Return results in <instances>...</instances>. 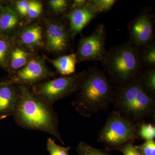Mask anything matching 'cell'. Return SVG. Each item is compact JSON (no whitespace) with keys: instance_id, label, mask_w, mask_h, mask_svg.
Returning <instances> with one entry per match:
<instances>
[{"instance_id":"obj_25","label":"cell","mask_w":155,"mask_h":155,"mask_svg":"<svg viewBox=\"0 0 155 155\" xmlns=\"http://www.w3.org/2000/svg\"><path fill=\"white\" fill-rule=\"evenodd\" d=\"M135 147L141 155H155L154 140L145 141L143 143Z\"/></svg>"},{"instance_id":"obj_20","label":"cell","mask_w":155,"mask_h":155,"mask_svg":"<svg viewBox=\"0 0 155 155\" xmlns=\"http://www.w3.org/2000/svg\"><path fill=\"white\" fill-rule=\"evenodd\" d=\"M71 1L50 0L48 2L50 9L56 16L65 18L70 9Z\"/></svg>"},{"instance_id":"obj_4","label":"cell","mask_w":155,"mask_h":155,"mask_svg":"<svg viewBox=\"0 0 155 155\" xmlns=\"http://www.w3.org/2000/svg\"><path fill=\"white\" fill-rule=\"evenodd\" d=\"M101 63L109 81L115 86L125 85L138 79L144 70L140 64L137 50L129 41L107 51Z\"/></svg>"},{"instance_id":"obj_19","label":"cell","mask_w":155,"mask_h":155,"mask_svg":"<svg viewBox=\"0 0 155 155\" xmlns=\"http://www.w3.org/2000/svg\"><path fill=\"white\" fill-rule=\"evenodd\" d=\"M13 45L9 37L0 34V68L6 70Z\"/></svg>"},{"instance_id":"obj_7","label":"cell","mask_w":155,"mask_h":155,"mask_svg":"<svg viewBox=\"0 0 155 155\" xmlns=\"http://www.w3.org/2000/svg\"><path fill=\"white\" fill-rule=\"evenodd\" d=\"M106 37L105 26L102 23L97 25L89 35L86 36L81 34L75 53L77 64L86 61L101 62L107 52Z\"/></svg>"},{"instance_id":"obj_24","label":"cell","mask_w":155,"mask_h":155,"mask_svg":"<svg viewBox=\"0 0 155 155\" xmlns=\"http://www.w3.org/2000/svg\"><path fill=\"white\" fill-rule=\"evenodd\" d=\"M47 148L50 155H69V151L71 147H64L57 144L51 138H48Z\"/></svg>"},{"instance_id":"obj_12","label":"cell","mask_w":155,"mask_h":155,"mask_svg":"<svg viewBox=\"0 0 155 155\" xmlns=\"http://www.w3.org/2000/svg\"><path fill=\"white\" fill-rule=\"evenodd\" d=\"M20 96L19 86L7 79L0 81V120L13 116Z\"/></svg>"},{"instance_id":"obj_18","label":"cell","mask_w":155,"mask_h":155,"mask_svg":"<svg viewBox=\"0 0 155 155\" xmlns=\"http://www.w3.org/2000/svg\"><path fill=\"white\" fill-rule=\"evenodd\" d=\"M139 81L145 93L155 100V67L144 69L139 77Z\"/></svg>"},{"instance_id":"obj_9","label":"cell","mask_w":155,"mask_h":155,"mask_svg":"<svg viewBox=\"0 0 155 155\" xmlns=\"http://www.w3.org/2000/svg\"><path fill=\"white\" fill-rule=\"evenodd\" d=\"M54 75V73L48 68L44 60L33 57L30 58L24 67L9 76L7 80L15 85L31 88Z\"/></svg>"},{"instance_id":"obj_13","label":"cell","mask_w":155,"mask_h":155,"mask_svg":"<svg viewBox=\"0 0 155 155\" xmlns=\"http://www.w3.org/2000/svg\"><path fill=\"white\" fill-rule=\"evenodd\" d=\"M42 27L38 24H33L25 27L19 35V41L28 49L36 48L43 44Z\"/></svg>"},{"instance_id":"obj_28","label":"cell","mask_w":155,"mask_h":155,"mask_svg":"<svg viewBox=\"0 0 155 155\" xmlns=\"http://www.w3.org/2000/svg\"><path fill=\"white\" fill-rule=\"evenodd\" d=\"M123 155H141L133 143H128L119 149Z\"/></svg>"},{"instance_id":"obj_16","label":"cell","mask_w":155,"mask_h":155,"mask_svg":"<svg viewBox=\"0 0 155 155\" xmlns=\"http://www.w3.org/2000/svg\"><path fill=\"white\" fill-rule=\"evenodd\" d=\"M47 60L62 76H69L75 73L77 61L76 54L74 53L64 55L55 59L48 58Z\"/></svg>"},{"instance_id":"obj_11","label":"cell","mask_w":155,"mask_h":155,"mask_svg":"<svg viewBox=\"0 0 155 155\" xmlns=\"http://www.w3.org/2000/svg\"><path fill=\"white\" fill-rule=\"evenodd\" d=\"M100 14L90 5L87 1L86 5L70 9L65 18L69 21L70 37L73 39L78 33Z\"/></svg>"},{"instance_id":"obj_30","label":"cell","mask_w":155,"mask_h":155,"mask_svg":"<svg viewBox=\"0 0 155 155\" xmlns=\"http://www.w3.org/2000/svg\"><path fill=\"white\" fill-rule=\"evenodd\" d=\"M4 6L2 4H0V14H1L2 12V8L3 6Z\"/></svg>"},{"instance_id":"obj_8","label":"cell","mask_w":155,"mask_h":155,"mask_svg":"<svg viewBox=\"0 0 155 155\" xmlns=\"http://www.w3.org/2000/svg\"><path fill=\"white\" fill-rule=\"evenodd\" d=\"M154 19L151 8L146 7L141 9L136 17L128 22V41L137 50L155 40Z\"/></svg>"},{"instance_id":"obj_31","label":"cell","mask_w":155,"mask_h":155,"mask_svg":"<svg viewBox=\"0 0 155 155\" xmlns=\"http://www.w3.org/2000/svg\"><path fill=\"white\" fill-rule=\"evenodd\" d=\"M1 79H0V81H1Z\"/></svg>"},{"instance_id":"obj_2","label":"cell","mask_w":155,"mask_h":155,"mask_svg":"<svg viewBox=\"0 0 155 155\" xmlns=\"http://www.w3.org/2000/svg\"><path fill=\"white\" fill-rule=\"evenodd\" d=\"M115 87L104 71L96 66L90 67L85 70L72 105L85 118H90L99 111L107 110L112 104Z\"/></svg>"},{"instance_id":"obj_5","label":"cell","mask_w":155,"mask_h":155,"mask_svg":"<svg viewBox=\"0 0 155 155\" xmlns=\"http://www.w3.org/2000/svg\"><path fill=\"white\" fill-rule=\"evenodd\" d=\"M139 126L114 110L108 115L105 124L99 131L97 140L105 145L107 151L119 150L139 138Z\"/></svg>"},{"instance_id":"obj_22","label":"cell","mask_w":155,"mask_h":155,"mask_svg":"<svg viewBox=\"0 0 155 155\" xmlns=\"http://www.w3.org/2000/svg\"><path fill=\"white\" fill-rule=\"evenodd\" d=\"M76 151L78 155H112L107 151L95 148L84 141L78 143Z\"/></svg>"},{"instance_id":"obj_21","label":"cell","mask_w":155,"mask_h":155,"mask_svg":"<svg viewBox=\"0 0 155 155\" xmlns=\"http://www.w3.org/2000/svg\"><path fill=\"white\" fill-rule=\"evenodd\" d=\"M117 2L116 0H87L89 5L100 15L110 11Z\"/></svg>"},{"instance_id":"obj_1","label":"cell","mask_w":155,"mask_h":155,"mask_svg":"<svg viewBox=\"0 0 155 155\" xmlns=\"http://www.w3.org/2000/svg\"><path fill=\"white\" fill-rule=\"evenodd\" d=\"M19 86L20 99L12 116L16 124L25 129L49 134L64 144L59 131L58 115L53 106L35 95L29 87Z\"/></svg>"},{"instance_id":"obj_6","label":"cell","mask_w":155,"mask_h":155,"mask_svg":"<svg viewBox=\"0 0 155 155\" xmlns=\"http://www.w3.org/2000/svg\"><path fill=\"white\" fill-rule=\"evenodd\" d=\"M85 73V70L69 76L48 79L31 87V91L39 98L53 106L59 100L78 91Z\"/></svg>"},{"instance_id":"obj_29","label":"cell","mask_w":155,"mask_h":155,"mask_svg":"<svg viewBox=\"0 0 155 155\" xmlns=\"http://www.w3.org/2000/svg\"><path fill=\"white\" fill-rule=\"evenodd\" d=\"M87 0H74L71 1L70 9L80 8L86 5Z\"/></svg>"},{"instance_id":"obj_3","label":"cell","mask_w":155,"mask_h":155,"mask_svg":"<svg viewBox=\"0 0 155 155\" xmlns=\"http://www.w3.org/2000/svg\"><path fill=\"white\" fill-rule=\"evenodd\" d=\"M124 118L140 125L155 120V100L142 88L139 78L130 83L115 87L112 104Z\"/></svg>"},{"instance_id":"obj_15","label":"cell","mask_w":155,"mask_h":155,"mask_svg":"<svg viewBox=\"0 0 155 155\" xmlns=\"http://www.w3.org/2000/svg\"><path fill=\"white\" fill-rule=\"evenodd\" d=\"M31 58L29 53L24 48L13 45L6 69L10 76L24 67Z\"/></svg>"},{"instance_id":"obj_14","label":"cell","mask_w":155,"mask_h":155,"mask_svg":"<svg viewBox=\"0 0 155 155\" xmlns=\"http://www.w3.org/2000/svg\"><path fill=\"white\" fill-rule=\"evenodd\" d=\"M19 19V15L14 7L3 6L0 14V34L9 37L18 26Z\"/></svg>"},{"instance_id":"obj_17","label":"cell","mask_w":155,"mask_h":155,"mask_svg":"<svg viewBox=\"0 0 155 155\" xmlns=\"http://www.w3.org/2000/svg\"><path fill=\"white\" fill-rule=\"evenodd\" d=\"M137 51L139 61L143 69L155 67V40Z\"/></svg>"},{"instance_id":"obj_23","label":"cell","mask_w":155,"mask_h":155,"mask_svg":"<svg viewBox=\"0 0 155 155\" xmlns=\"http://www.w3.org/2000/svg\"><path fill=\"white\" fill-rule=\"evenodd\" d=\"M139 138L147 140H153L155 138V125L151 122H145L139 125Z\"/></svg>"},{"instance_id":"obj_26","label":"cell","mask_w":155,"mask_h":155,"mask_svg":"<svg viewBox=\"0 0 155 155\" xmlns=\"http://www.w3.org/2000/svg\"><path fill=\"white\" fill-rule=\"evenodd\" d=\"M42 5L40 2L36 1H29V9L27 17L30 19L38 17L42 13Z\"/></svg>"},{"instance_id":"obj_10","label":"cell","mask_w":155,"mask_h":155,"mask_svg":"<svg viewBox=\"0 0 155 155\" xmlns=\"http://www.w3.org/2000/svg\"><path fill=\"white\" fill-rule=\"evenodd\" d=\"M45 33L46 47L50 52L62 54L70 49L72 39L68 23L61 19L53 20L47 26Z\"/></svg>"},{"instance_id":"obj_27","label":"cell","mask_w":155,"mask_h":155,"mask_svg":"<svg viewBox=\"0 0 155 155\" xmlns=\"http://www.w3.org/2000/svg\"><path fill=\"white\" fill-rule=\"evenodd\" d=\"M29 1L21 0L17 2L16 10L19 15L26 17L29 9Z\"/></svg>"}]
</instances>
